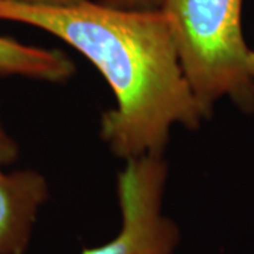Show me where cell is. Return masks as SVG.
<instances>
[{
  "label": "cell",
  "mask_w": 254,
  "mask_h": 254,
  "mask_svg": "<svg viewBox=\"0 0 254 254\" xmlns=\"http://www.w3.org/2000/svg\"><path fill=\"white\" fill-rule=\"evenodd\" d=\"M0 167V254H23L40 206L48 198L46 178L33 170Z\"/></svg>",
  "instance_id": "277c9868"
},
{
  "label": "cell",
  "mask_w": 254,
  "mask_h": 254,
  "mask_svg": "<svg viewBox=\"0 0 254 254\" xmlns=\"http://www.w3.org/2000/svg\"><path fill=\"white\" fill-rule=\"evenodd\" d=\"M18 154L20 148L17 141L7 133L0 119V167H6L17 161Z\"/></svg>",
  "instance_id": "8992f818"
},
{
  "label": "cell",
  "mask_w": 254,
  "mask_h": 254,
  "mask_svg": "<svg viewBox=\"0 0 254 254\" xmlns=\"http://www.w3.org/2000/svg\"><path fill=\"white\" fill-rule=\"evenodd\" d=\"M0 20L61 38L102 73L116 106L100 119V137L122 160L164 155L174 126L196 130L208 115L187 79L161 9H120L83 0L28 6L0 0Z\"/></svg>",
  "instance_id": "6da1fadb"
},
{
  "label": "cell",
  "mask_w": 254,
  "mask_h": 254,
  "mask_svg": "<svg viewBox=\"0 0 254 254\" xmlns=\"http://www.w3.org/2000/svg\"><path fill=\"white\" fill-rule=\"evenodd\" d=\"M242 7L243 0H164L161 6L184 73L208 118L225 98L254 112Z\"/></svg>",
  "instance_id": "7a4b0ae2"
},
{
  "label": "cell",
  "mask_w": 254,
  "mask_h": 254,
  "mask_svg": "<svg viewBox=\"0 0 254 254\" xmlns=\"http://www.w3.org/2000/svg\"><path fill=\"white\" fill-rule=\"evenodd\" d=\"M105 4L120 9H137V10H151L161 9L164 0H100Z\"/></svg>",
  "instance_id": "52a82bcc"
},
{
  "label": "cell",
  "mask_w": 254,
  "mask_h": 254,
  "mask_svg": "<svg viewBox=\"0 0 254 254\" xmlns=\"http://www.w3.org/2000/svg\"><path fill=\"white\" fill-rule=\"evenodd\" d=\"M76 66L60 50L28 46L9 37L0 36V75L23 76L36 81L61 82L71 79Z\"/></svg>",
  "instance_id": "5b68a950"
},
{
  "label": "cell",
  "mask_w": 254,
  "mask_h": 254,
  "mask_svg": "<svg viewBox=\"0 0 254 254\" xmlns=\"http://www.w3.org/2000/svg\"><path fill=\"white\" fill-rule=\"evenodd\" d=\"M247 69H249V75L254 82V51L250 50V53L247 55Z\"/></svg>",
  "instance_id": "9c48e42d"
},
{
  "label": "cell",
  "mask_w": 254,
  "mask_h": 254,
  "mask_svg": "<svg viewBox=\"0 0 254 254\" xmlns=\"http://www.w3.org/2000/svg\"><path fill=\"white\" fill-rule=\"evenodd\" d=\"M168 164L164 155L147 154L127 160L118 174L122 229L106 245L81 254H173L180 230L163 213Z\"/></svg>",
  "instance_id": "3957f363"
},
{
  "label": "cell",
  "mask_w": 254,
  "mask_h": 254,
  "mask_svg": "<svg viewBox=\"0 0 254 254\" xmlns=\"http://www.w3.org/2000/svg\"><path fill=\"white\" fill-rule=\"evenodd\" d=\"M3 1H11V3H20V4H28V6H69L83 0H3Z\"/></svg>",
  "instance_id": "ba28073f"
}]
</instances>
